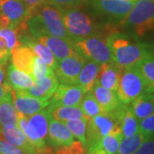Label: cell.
<instances>
[{
  "label": "cell",
  "instance_id": "cell-1",
  "mask_svg": "<svg viewBox=\"0 0 154 154\" xmlns=\"http://www.w3.org/2000/svg\"><path fill=\"white\" fill-rule=\"evenodd\" d=\"M106 43L113 63L121 69L134 66L150 51L146 45L119 32L109 34L106 37Z\"/></svg>",
  "mask_w": 154,
  "mask_h": 154
},
{
  "label": "cell",
  "instance_id": "cell-2",
  "mask_svg": "<svg viewBox=\"0 0 154 154\" xmlns=\"http://www.w3.org/2000/svg\"><path fill=\"white\" fill-rule=\"evenodd\" d=\"M51 118V112L48 107L29 117L18 112L17 126L24 133L29 142L39 152H42L46 147L45 140Z\"/></svg>",
  "mask_w": 154,
  "mask_h": 154
},
{
  "label": "cell",
  "instance_id": "cell-3",
  "mask_svg": "<svg viewBox=\"0 0 154 154\" xmlns=\"http://www.w3.org/2000/svg\"><path fill=\"white\" fill-rule=\"evenodd\" d=\"M120 22L140 38L154 32V2L135 0L131 11Z\"/></svg>",
  "mask_w": 154,
  "mask_h": 154
},
{
  "label": "cell",
  "instance_id": "cell-4",
  "mask_svg": "<svg viewBox=\"0 0 154 154\" xmlns=\"http://www.w3.org/2000/svg\"><path fill=\"white\" fill-rule=\"evenodd\" d=\"M124 104L112 112H102L88 119L87 126V149L99 142L111 132L122 131L121 119L125 107Z\"/></svg>",
  "mask_w": 154,
  "mask_h": 154
},
{
  "label": "cell",
  "instance_id": "cell-5",
  "mask_svg": "<svg viewBox=\"0 0 154 154\" xmlns=\"http://www.w3.org/2000/svg\"><path fill=\"white\" fill-rule=\"evenodd\" d=\"M58 10L62 15L66 29L74 39L96 36L99 33L100 29L95 25L94 21L82 11L75 8Z\"/></svg>",
  "mask_w": 154,
  "mask_h": 154
},
{
  "label": "cell",
  "instance_id": "cell-6",
  "mask_svg": "<svg viewBox=\"0 0 154 154\" xmlns=\"http://www.w3.org/2000/svg\"><path fill=\"white\" fill-rule=\"evenodd\" d=\"M143 93H146V84L136 66L123 69L116 90L120 102L124 105H129Z\"/></svg>",
  "mask_w": 154,
  "mask_h": 154
},
{
  "label": "cell",
  "instance_id": "cell-7",
  "mask_svg": "<svg viewBox=\"0 0 154 154\" xmlns=\"http://www.w3.org/2000/svg\"><path fill=\"white\" fill-rule=\"evenodd\" d=\"M74 47L79 54L87 60H92L99 64L113 63L106 39L99 37L76 38L73 40Z\"/></svg>",
  "mask_w": 154,
  "mask_h": 154
},
{
  "label": "cell",
  "instance_id": "cell-8",
  "mask_svg": "<svg viewBox=\"0 0 154 154\" xmlns=\"http://www.w3.org/2000/svg\"><path fill=\"white\" fill-rule=\"evenodd\" d=\"M35 9L42 18L50 35L64 38L69 41L74 40L66 29L62 15L57 8L49 4L43 3Z\"/></svg>",
  "mask_w": 154,
  "mask_h": 154
},
{
  "label": "cell",
  "instance_id": "cell-9",
  "mask_svg": "<svg viewBox=\"0 0 154 154\" xmlns=\"http://www.w3.org/2000/svg\"><path fill=\"white\" fill-rule=\"evenodd\" d=\"M28 16L22 0H0V28H17Z\"/></svg>",
  "mask_w": 154,
  "mask_h": 154
},
{
  "label": "cell",
  "instance_id": "cell-10",
  "mask_svg": "<svg viewBox=\"0 0 154 154\" xmlns=\"http://www.w3.org/2000/svg\"><path fill=\"white\" fill-rule=\"evenodd\" d=\"M86 61L87 59L79 53L58 61L55 69L58 82L64 85H76L78 76Z\"/></svg>",
  "mask_w": 154,
  "mask_h": 154
},
{
  "label": "cell",
  "instance_id": "cell-11",
  "mask_svg": "<svg viewBox=\"0 0 154 154\" xmlns=\"http://www.w3.org/2000/svg\"><path fill=\"white\" fill-rule=\"evenodd\" d=\"M134 2L128 0H93L92 7L99 15L121 22L131 11Z\"/></svg>",
  "mask_w": 154,
  "mask_h": 154
},
{
  "label": "cell",
  "instance_id": "cell-12",
  "mask_svg": "<svg viewBox=\"0 0 154 154\" xmlns=\"http://www.w3.org/2000/svg\"><path fill=\"white\" fill-rule=\"evenodd\" d=\"M84 94L78 85L61 84L57 88L47 106L51 109L57 106H80Z\"/></svg>",
  "mask_w": 154,
  "mask_h": 154
},
{
  "label": "cell",
  "instance_id": "cell-13",
  "mask_svg": "<svg viewBox=\"0 0 154 154\" xmlns=\"http://www.w3.org/2000/svg\"><path fill=\"white\" fill-rule=\"evenodd\" d=\"M11 94L17 112L28 116L38 113L49 105V101L35 98L24 90H11Z\"/></svg>",
  "mask_w": 154,
  "mask_h": 154
},
{
  "label": "cell",
  "instance_id": "cell-14",
  "mask_svg": "<svg viewBox=\"0 0 154 154\" xmlns=\"http://www.w3.org/2000/svg\"><path fill=\"white\" fill-rule=\"evenodd\" d=\"M0 139L22 149L26 154H38L41 152L29 142L24 133L17 125L0 126Z\"/></svg>",
  "mask_w": 154,
  "mask_h": 154
},
{
  "label": "cell",
  "instance_id": "cell-15",
  "mask_svg": "<svg viewBox=\"0 0 154 154\" xmlns=\"http://www.w3.org/2000/svg\"><path fill=\"white\" fill-rule=\"evenodd\" d=\"M47 139L49 144L54 148L69 146L75 141V136L63 122L51 119L48 127Z\"/></svg>",
  "mask_w": 154,
  "mask_h": 154
},
{
  "label": "cell",
  "instance_id": "cell-16",
  "mask_svg": "<svg viewBox=\"0 0 154 154\" xmlns=\"http://www.w3.org/2000/svg\"><path fill=\"white\" fill-rule=\"evenodd\" d=\"M38 40L51 51L57 61L78 53L74 47L73 41L51 35L40 37Z\"/></svg>",
  "mask_w": 154,
  "mask_h": 154
},
{
  "label": "cell",
  "instance_id": "cell-17",
  "mask_svg": "<svg viewBox=\"0 0 154 154\" xmlns=\"http://www.w3.org/2000/svg\"><path fill=\"white\" fill-rule=\"evenodd\" d=\"M58 80L56 75L46 76L34 81L33 85L28 89L24 90L27 94L42 100L49 101L58 87Z\"/></svg>",
  "mask_w": 154,
  "mask_h": 154
},
{
  "label": "cell",
  "instance_id": "cell-18",
  "mask_svg": "<svg viewBox=\"0 0 154 154\" xmlns=\"http://www.w3.org/2000/svg\"><path fill=\"white\" fill-rule=\"evenodd\" d=\"M91 93L97 99L102 112H112L122 104L117 97L116 92L104 88L98 82L94 85Z\"/></svg>",
  "mask_w": 154,
  "mask_h": 154
},
{
  "label": "cell",
  "instance_id": "cell-19",
  "mask_svg": "<svg viewBox=\"0 0 154 154\" xmlns=\"http://www.w3.org/2000/svg\"><path fill=\"white\" fill-rule=\"evenodd\" d=\"M12 64L17 69L33 78V65L35 54L27 45L19 46L11 52Z\"/></svg>",
  "mask_w": 154,
  "mask_h": 154
},
{
  "label": "cell",
  "instance_id": "cell-20",
  "mask_svg": "<svg viewBox=\"0 0 154 154\" xmlns=\"http://www.w3.org/2000/svg\"><path fill=\"white\" fill-rule=\"evenodd\" d=\"M100 66L101 64L92 60H87L84 63L77 79L76 85L82 89L85 94L91 92L97 82Z\"/></svg>",
  "mask_w": 154,
  "mask_h": 154
},
{
  "label": "cell",
  "instance_id": "cell-21",
  "mask_svg": "<svg viewBox=\"0 0 154 154\" xmlns=\"http://www.w3.org/2000/svg\"><path fill=\"white\" fill-rule=\"evenodd\" d=\"M122 69L114 63L101 64L97 82L104 88L116 92Z\"/></svg>",
  "mask_w": 154,
  "mask_h": 154
},
{
  "label": "cell",
  "instance_id": "cell-22",
  "mask_svg": "<svg viewBox=\"0 0 154 154\" xmlns=\"http://www.w3.org/2000/svg\"><path fill=\"white\" fill-rule=\"evenodd\" d=\"M130 108L138 121L154 114V94L143 93L133 100Z\"/></svg>",
  "mask_w": 154,
  "mask_h": 154
},
{
  "label": "cell",
  "instance_id": "cell-23",
  "mask_svg": "<svg viewBox=\"0 0 154 154\" xmlns=\"http://www.w3.org/2000/svg\"><path fill=\"white\" fill-rule=\"evenodd\" d=\"M146 84V92L154 94V51L150 49L146 55L135 64Z\"/></svg>",
  "mask_w": 154,
  "mask_h": 154
},
{
  "label": "cell",
  "instance_id": "cell-24",
  "mask_svg": "<svg viewBox=\"0 0 154 154\" xmlns=\"http://www.w3.org/2000/svg\"><path fill=\"white\" fill-rule=\"evenodd\" d=\"M18 112L16 110L11 91L0 100V126L17 125Z\"/></svg>",
  "mask_w": 154,
  "mask_h": 154
},
{
  "label": "cell",
  "instance_id": "cell-25",
  "mask_svg": "<svg viewBox=\"0 0 154 154\" xmlns=\"http://www.w3.org/2000/svg\"><path fill=\"white\" fill-rule=\"evenodd\" d=\"M6 80L12 90H26L32 87L34 82L32 77L17 69L13 64L8 68Z\"/></svg>",
  "mask_w": 154,
  "mask_h": 154
},
{
  "label": "cell",
  "instance_id": "cell-26",
  "mask_svg": "<svg viewBox=\"0 0 154 154\" xmlns=\"http://www.w3.org/2000/svg\"><path fill=\"white\" fill-rule=\"evenodd\" d=\"M24 42H25V45L28 46L32 50L35 56L40 57L46 64H48L53 70H55L57 66L58 61L57 60V58L51 53V51L45 45L40 43L38 40L36 41L35 39L28 37H27Z\"/></svg>",
  "mask_w": 154,
  "mask_h": 154
},
{
  "label": "cell",
  "instance_id": "cell-27",
  "mask_svg": "<svg viewBox=\"0 0 154 154\" xmlns=\"http://www.w3.org/2000/svg\"><path fill=\"white\" fill-rule=\"evenodd\" d=\"M49 109L51 112V117L60 122L88 117L84 115L80 106H57L52 109Z\"/></svg>",
  "mask_w": 154,
  "mask_h": 154
},
{
  "label": "cell",
  "instance_id": "cell-28",
  "mask_svg": "<svg viewBox=\"0 0 154 154\" xmlns=\"http://www.w3.org/2000/svg\"><path fill=\"white\" fill-rule=\"evenodd\" d=\"M121 127L123 137L131 136L139 131V121L133 113L130 105H126L124 107L122 115Z\"/></svg>",
  "mask_w": 154,
  "mask_h": 154
},
{
  "label": "cell",
  "instance_id": "cell-29",
  "mask_svg": "<svg viewBox=\"0 0 154 154\" xmlns=\"http://www.w3.org/2000/svg\"><path fill=\"white\" fill-rule=\"evenodd\" d=\"M88 117L68 120L63 122L66 127L69 129L72 134L82 142L83 146L87 148V126H88Z\"/></svg>",
  "mask_w": 154,
  "mask_h": 154
},
{
  "label": "cell",
  "instance_id": "cell-30",
  "mask_svg": "<svg viewBox=\"0 0 154 154\" xmlns=\"http://www.w3.org/2000/svg\"><path fill=\"white\" fill-rule=\"evenodd\" d=\"M145 140L144 135L140 132L128 137H123L116 154H134L140 146Z\"/></svg>",
  "mask_w": 154,
  "mask_h": 154
},
{
  "label": "cell",
  "instance_id": "cell-31",
  "mask_svg": "<svg viewBox=\"0 0 154 154\" xmlns=\"http://www.w3.org/2000/svg\"><path fill=\"white\" fill-rule=\"evenodd\" d=\"M123 138L122 131L111 132L99 141V146L106 154H116Z\"/></svg>",
  "mask_w": 154,
  "mask_h": 154
},
{
  "label": "cell",
  "instance_id": "cell-32",
  "mask_svg": "<svg viewBox=\"0 0 154 154\" xmlns=\"http://www.w3.org/2000/svg\"><path fill=\"white\" fill-rule=\"evenodd\" d=\"M80 108L82 109L84 115L87 116L88 118L94 117L95 116L102 113V110L97 99H95L94 94L91 92L87 93L83 97L82 101L80 105Z\"/></svg>",
  "mask_w": 154,
  "mask_h": 154
},
{
  "label": "cell",
  "instance_id": "cell-33",
  "mask_svg": "<svg viewBox=\"0 0 154 154\" xmlns=\"http://www.w3.org/2000/svg\"><path fill=\"white\" fill-rule=\"evenodd\" d=\"M0 37L5 40L8 51L11 52L14 49L21 45L19 40V33L18 28H0Z\"/></svg>",
  "mask_w": 154,
  "mask_h": 154
},
{
  "label": "cell",
  "instance_id": "cell-34",
  "mask_svg": "<svg viewBox=\"0 0 154 154\" xmlns=\"http://www.w3.org/2000/svg\"><path fill=\"white\" fill-rule=\"evenodd\" d=\"M55 75L54 70L46 64L40 57L35 56L33 65V80L37 81L43 79L46 76H51Z\"/></svg>",
  "mask_w": 154,
  "mask_h": 154
},
{
  "label": "cell",
  "instance_id": "cell-35",
  "mask_svg": "<svg viewBox=\"0 0 154 154\" xmlns=\"http://www.w3.org/2000/svg\"><path fill=\"white\" fill-rule=\"evenodd\" d=\"M139 130L145 138L154 136V114L139 121Z\"/></svg>",
  "mask_w": 154,
  "mask_h": 154
},
{
  "label": "cell",
  "instance_id": "cell-36",
  "mask_svg": "<svg viewBox=\"0 0 154 154\" xmlns=\"http://www.w3.org/2000/svg\"><path fill=\"white\" fill-rule=\"evenodd\" d=\"M88 149L80 141H73L70 145L63 146L52 154H86Z\"/></svg>",
  "mask_w": 154,
  "mask_h": 154
},
{
  "label": "cell",
  "instance_id": "cell-37",
  "mask_svg": "<svg viewBox=\"0 0 154 154\" xmlns=\"http://www.w3.org/2000/svg\"><path fill=\"white\" fill-rule=\"evenodd\" d=\"M84 0H45L44 3L49 4L58 9H69L76 8Z\"/></svg>",
  "mask_w": 154,
  "mask_h": 154
},
{
  "label": "cell",
  "instance_id": "cell-38",
  "mask_svg": "<svg viewBox=\"0 0 154 154\" xmlns=\"http://www.w3.org/2000/svg\"><path fill=\"white\" fill-rule=\"evenodd\" d=\"M134 154H154V136L145 138L140 146Z\"/></svg>",
  "mask_w": 154,
  "mask_h": 154
},
{
  "label": "cell",
  "instance_id": "cell-39",
  "mask_svg": "<svg viewBox=\"0 0 154 154\" xmlns=\"http://www.w3.org/2000/svg\"><path fill=\"white\" fill-rule=\"evenodd\" d=\"M0 154H26L22 149L0 139Z\"/></svg>",
  "mask_w": 154,
  "mask_h": 154
},
{
  "label": "cell",
  "instance_id": "cell-40",
  "mask_svg": "<svg viewBox=\"0 0 154 154\" xmlns=\"http://www.w3.org/2000/svg\"><path fill=\"white\" fill-rule=\"evenodd\" d=\"M86 154H106L105 152L102 149V147L99 146V142L92 145L91 146H89L87 151Z\"/></svg>",
  "mask_w": 154,
  "mask_h": 154
},
{
  "label": "cell",
  "instance_id": "cell-41",
  "mask_svg": "<svg viewBox=\"0 0 154 154\" xmlns=\"http://www.w3.org/2000/svg\"><path fill=\"white\" fill-rule=\"evenodd\" d=\"M22 1L25 4V5L27 6L28 11H30V10L36 8L39 5L43 4L45 0H22Z\"/></svg>",
  "mask_w": 154,
  "mask_h": 154
},
{
  "label": "cell",
  "instance_id": "cell-42",
  "mask_svg": "<svg viewBox=\"0 0 154 154\" xmlns=\"http://www.w3.org/2000/svg\"><path fill=\"white\" fill-rule=\"evenodd\" d=\"M11 90L12 89H11V86L9 85L7 80H5V82L3 84H0V100L3 99L9 92H11Z\"/></svg>",
  "mask_w": 154,
  "mask_h": 154
},
{
  "label": "cell",
  "instance_id": "cell-43",
  "mask_svg": "<svg viewBox=\"0 0 154 154\" xmlns=\"http://www.w3.org/2000/svg\"><path fill=\"white\" fill-rule=\"evenodd\" d=\"M0 51L6 53V54H11V52L8 51V48H7L5 40L2 37H0Z\"/></svg>",
  "mask_w": 154,
  "mask_h": 154
},
{
  "label": "cell",
  "instance_id": "cell-44",
  "mask_svg": "<svg viewBox=\"0 0 154 154\" xmlns=\"http://www.w3.org/2000/svg\"><path fill=\"white\" fill-rule=\"evenodd\" d=\"M11 54H6V53H4L2 51H0V64L1 65H5L7 61L9 59V57H10Z\"/></svg>",
  "mask_w": 154,
  "mask_h": 154
},
{
  "label": "cell",
  "instance_id": "cell-45",
  "mask_svg": "<svg viewBox=\"0 0 154 154\" xmlns=\"http://www.w3.org/2000/svg\"><path fill=\"white\" fill-rule=\"evenodd\" d=\"M5 68H4V65H1L0 64V84H3V83L5 82Z\"/></svg>",
  "mask_w": 154,
  "mask_h": 154
},
{
  "label": "cell",
  "instance_id": "cell-46",
  "mask_svg": "<svg viewBox=\"0 0 154 154\" xmlns=\"http://www.w3.org/2000/svg\"><path fill=\"white\" fill-rule=\"evenodd\" d=\"M128 1H135V0H128Z\"/></svg>",
  "mask_w": 154,
  "mask_h": 154
},
{
  "label": "cell",
  "instance_id": "cell-47",
  "mask_svg": "<svg viewBox=\"0 0 154 154\" xmlns=\"http://www.w3.org/2000/svg\"><path fill=\"white\" fill-rule=\"evenodd\" d=\"M152 51H154V45H153V50H152Z\"/></svg>",
  "mask_w": 154,
  "mask_h": 154
},
{
  "label": "cell",
  "instance_id": "cell-48",
  "mask_svg": "<svg viewBox=\"0 0 154 154\" xmlns=\"http://www.w3.org/2000/svg\"><path fill=\"white\" fill-rule=\"evenodd\" d=\"M152 1H153V2H154V0H152Z\"/></svg>",
  "mask_w": 154,
  "mask_h": 154
}]
</instances>
